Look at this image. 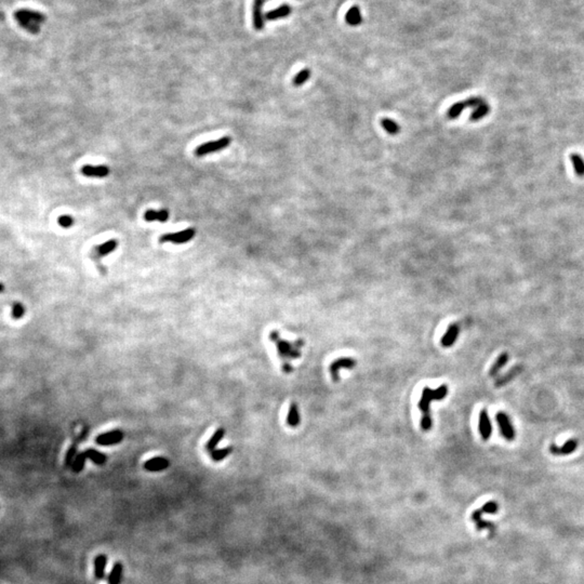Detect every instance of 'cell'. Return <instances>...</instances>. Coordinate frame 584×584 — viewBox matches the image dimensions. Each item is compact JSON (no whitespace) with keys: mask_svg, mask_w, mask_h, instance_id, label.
Wrapping results in <instances>:
<instances>
[{"mask_svg":"<svg viewBox=\"0 0 584 584\" xmlns=\"http://www.w3.org/2000/svg\"><path fill=\"white\" fill-rule=\"evenodd\" d=\"M269 340L274 342L275 345H276L277 353H278L279 357H281V359L283 361V372H286V373L292 372L293 368L290 365V361L293 359L300 358L302 355L301 349L304 346V344H305L304 343V341L297 340L294 342H289L287 340L281 339L278 331H276V330H273L269 332Z\"/></svg>","mask_w":584,"mask_h":584,"instance_id":"cell-1","label":"cell"},{"mask_svg":"<svg viewBox=\"0 0 584 584\" xmlns=\"http://www.w3.org/2000/svg\"><path fill=\"white\" fill-rule=\"evenodd\" d=\"M448 395V386L442 384L436 389L429 388H424L422 392V397L418 404L419 409L422 412L421 418V428L424 432H428L432 428L433 421L431 417V403L433 400H442Z\"/></svg>","mask_w":584,"mask_h":584,"instance_id":"cell-2","label":"cell"},{"mask_svg":"<svg viewBox=\"0 0 584 584\" xmlns=\"http://www.w3.org/2000/svg\"><path fill=\"white\" fill-rule=\"evenodd\" d=\"M14 18L23 30L33 35H37L40 32V26L45 23L46 17L39 11L30 10V9H21L14 13Z\"/></svg>","mask_w":584,"mask_h":584,"instance_id":"cell-3","label":"cell"},{"mask_svg":"<svg viewBox=\"0 0 584 584\" xmlns=\"http://www.w3.org/2000/svg\"><path fill=\"white\" fill-rule=\"evenodd\" d=\"M499 511V505L495 501H489L486 502V503L481 506L480 509L474 511L471 515V519L473 520V523L475 524L476 528L478 531H481V530L487 529L489 531V537L492 538L496 533V526L490 523V522H486V520H482V514H496V512Z\"/></svg>","mask_w":584,"mask_h":584,"instance_id":"cell-4","label":"cell"},{"mask_svg":"<svg viewBox=\"0 0 584 584\" xmlns=\"http://www.w3.org/2000/svg\"><path fill=\"white\" fill-rule=\"evenodd\" d=\"M484 103H486L485 99L479 98V96H473V98L465 101H460V102H457L450 106V108L447 112V117L449 119H457L464 109L476 108Z\"/></svg>","mask_w":584,"mask_h":584,"instance_id":"cell-5","label":"cell"},{"mask_svg":"<svg viewBox=\"0 0 584 584\" xmlns=\"http://www.w3.org/2000/svg\"><path fill=\"white\" fill-rule=\"evenodd\" d=\"M496 421L503 438L508 442H513L516 437V431L508 414L503 411L498 412L496 414Z\"/></svg>","mask_w":584,"mask_h":584,"instance_id":"cell-6","label":"cell"},{"mask_svg":"<svg viewBox=\"0 0 584 584\" xmlns=\"http://www.w3.org/2000/svg\"><path fill=\"white\" fill-rule=\"evenodd\" d=\"M230 142H231V139L230 137H224L220 140H216V141L207 142L205 144H202V145L197 147L195 151V154L197 156L208 155V154L215 153L218 151H221V149L226 148L230 145Z\"/></svg>","mask_w":584,"mask_h":584,"instance_id":"cell-7","label":"cell"},{"mask_svg":"<svg viewBox=\"0 0 584 584\" xmlns=\"http://www.w3.org/2000/svg\"><path fill=\"white\" fill-rule=\"evenodd\" d=\"M356 365L357 361L354 358H352V357H340V358L334 360L329 367L332 380H334L335 382H337L340 379L339 371L341 369H354Z\"/></svg>","mask_w":584,"mask_h":584,"instance_id":"cell-8","label":"cell"},{"mask_svg":"<svg viewBox=\"0 0 584 584\" xmlns=\"http://www.w3.org/2000/svg\"><path fill=\"white\" fill-rule=\"evenodd\" d=\"M196 235L195 229H187L178 233H171L162 235L159 241L160 243H173V244H185L187 241L192 240Z\"/></svg>","mask_w":584,"mask_h":584,"instance_id":"cell-9","label":"cell"},{"mask_svg":"<svg viewBox=\"0 0 584 584\" xmlns=\"http://www.w3.org/2000/svg\"><path fill=\"white\" fill-rule=\"evenodd\" d=\"M578 446V439L570 438L568 439L566 442H564V445L562 446H557L556 443H552V445L549 446V452H551L553 456H569L577 450Z\"/></svg>","mask_w":584,"mask_h":584,"instance_id":"cell-10","label":"cell"},{"mask_svg":"<svg viewBox=\"0 0 584 584\" xmlns=\"http://www.w3.org/2000/svg\"><path fill=\"white\" fill-rule=\"evenodd\" d=\"M478 429L479 434L482 438V441H489L492 435V424L490 421V417L486 409H482L479 412L478 417Z\"/></svg>","mask_w":584,"mask_h":584,"instance_id":"cell-11","label":"cell"},{"mask_svg":"<svg viewBox=\"0 0 584 584\" xmlns=\"http://www.w3.org/2000/svg\"><path fill=\"white\" fill-rule=\"evenodd\" d=\"M124 439V433L122 431H119V429H115V431L112 432H107L104 434H101L98 437H96L95 442L96 443H99L101 446H112V445H116V443H119Z\"/></svg>","mask_w":584,"mask_h":584,"instance_id":"cell-12","label":"cell"},{"mask_svg":"<svg viewBox=\"0 0 584 584\" xmlns=\"http://www.w3.org/2000/svg\"><path fill=\"white\" fill-rule=\"evenodd\" d=\"M263 4L264 0H253L252 6V23L255 31H262L264 28V16H263Z\"/></svg>","mask_w":584,"mask_h":584,"instance_id":"cell-13","label":"cell"},{"mask_svg":"<svg viewBox=\"0 0 584 584\" xmlns=\"http://www.w3.org/2000/svg\"><path fill=\"white\" fill-rule=\"evenodd\" d=\"M523 371H524V367L520 366V365L512 367V368L508 371V372L504 373L503 375L499 376V378L496 380L495 386H496V388H502V386H504V385H506L508 383L512 382V381H513L516 378V376L522 373Z\"/></svg>","mask_w":584,"mask_h":584,"instance_id":"cell-14","label":"cell"},{"mask_svg":"<svg viewBox=\"0 0 584 584\" xmlns=\"http://www.w3.org/2000/svg\"><path fill=\"white\" fill-rule=\"evenodd\" d=\"M460 335V326L458 323H451L448 327L446 334L442 336L441 343L443 347H450L456 343L458 336Z\"/></svg>","mask_w":584,"mask_h":584,"instance_id":"cell-15","label":"cell"},{"mask_svg":"<svg viewBox=\"0 0 584 584\" xmlns=\"http://www.w3.org/2000/svg\"><path fill=\"white\" fill-rule=\"evenodd\" d=\"M109 168L106 166L86 165L81 168V173L89 177H105L109 175Z\"/></svg>","mask_w":584,"mask_h":584,"instance_id":"cell-16","label":"cell"},{"mask_svg":"<svg viewBox=\"0 0 584 584\" xmlns=\"http://www.w3.org/2000/svg\"><path fill=\"white\" fill-rule=\"evenodd\" d=\"M169 465H170V463L166 458L156 457L146 461L145 464H144V469L148 472H159L168 469Z\"/></svg>","mask_w":584,"mask_h":584,"instance_id":"cell-17","label":"cell"},{"mask_svg":"<svg viewBox=\"0 0 584 584\" xmlns=\"http://www.w3.org/2000/svg\"><path fill=\"white\" fill-rule=\"evenodd\" d=\"M291 11H292L291 7L289 6V4L284 3V4H283V6L274 9V10L268 11L266 14H265V18H266L267 21H275V20H278V18H287L290 16Z\"/></svg>","mask_w":584,"mask_h":584,"instance_id":"cell-18","label":"cell"},{"mask_svg":"<svg viewBox=\"0 0 584 584\" xmlns=\"http://www.w3.org/2000/svg\"><path fill=\"white\" fill-rule=\"evenodd\" d=\"M509 359H510V355H509V353H506V352H504V353H502L498 357H496V359L495 360V363L492 364L491 368L488 372L489 376H491V378H496V376H498L502 368H503V367L509 363Z\"/></svg>","mask_w":584,"mask_h":584,"instance_id":"cell-19","label":"cell"},{"mask_svg":"<svg viewBox=\"0 0 584 584\" xmlns=\"http://www.w3.org/2000/svg\"><path fill=\"white\" fill-rule=\"evenodd\" d=\"M301 423V416L299 411V407L296 403H292L289 406L288 414H287V424L291 427H297Z\"/></svg>","mask_w":584,"mask_h":584,"instance_id":"cell-20","label":"cell"},{"mask_svg":"<svg viewBox=\"0 0 584 584\" xmlns=\"http://www.w3.org/2000/svg\"><path fill=\"white\" fill-rule=\"evenodd\" d=\"M345 21L351 26H358L361 23V21H363V18H361V13H360V9L356 6L352 7L346 13Z\"/></svg>","mask_w":584,"mask_h":584,"instance_id":"cell-21","label":"cell"},{"mask_svg":"<svg viewBox=\"0 0 584 584\" xmlns=\"http://www.w3.org/2000/svg\"><path fill=\"white\" fill-rule=\"evenodd\" d=\"M144 219H145L147 222H154V221H158V222H166L169 219V212L167 210H147L145 212V214H144Z\"/></svg>","mask_w":584,"mask_h":584,"instance_id":"cell-22","label":"cell"},{"mask_svg":"<svg viewBox=\"0 0 584 584\" xmlns=\"http://www.w3.org/2000/svg\"><path fill=\"white\" fill-rule=\"evenodd\" d=\"M106 562H107V558H106L105 555H98V556L95 557L94 561V574H95V579L96 580H102L104 578V573H105V566H106Z\"/></svg>","mask_w":584,"mask_h":584,"instance_id":"cell-23","label":"cell"},{"mask_svg":"<svg viewBox=\"0 0 584 584\" xmlns=\"http://www.w3.org/2000/svg\"><path fill=\"white\" fill-rule=\"evenodd\" d=\"M117 246H118V241L117 240H116V239H110V240L106 241V243H104L102 245L96 246L95 251H96V253H98L99 255H101V257H104V255H106V254L112 253L113 251L116 248H117Z\"/></svg>","mask_w":584,"mask_h":584,"instance_id":"cell-24","label":"cell"},{"mask_svg":"<svg viewBox=\"0 0 584 584\" xmlns=\"http://www.w3.org/2000/svg\"><path fill=\"white\" fill-rule=\"evenodd\" d=\"M381 125H382V128L385 130L386 132L390 136H396L400 132V127L399 124L395 122V120L390 119V118H382L381 119Z\"/></svg>","mask_w":584,"mask_h":584,"instance_id":"cell-25","label":"cell"},{"mask_svg":"<svg viewBox=\"0 0 584 584\" xmlns=\"http://www.w3.org/2000/svg\"><path fill=\"white\" fill-rule=\"evenodd\" d=\"M224 435H225V429L223 427H220L216 429L215 433L212 435V437L209 439L208 442H207V445H206L207 450H208L209 452L213 451L215 447L218 446V443L222 441V439H223Z\"/></svg>","mask_w":584,"mask_h":584,"instance_id":"cell-26","label":"cell"},{"mask_svg":"<svg viewBox=\"0 0 584 584\" xmlns=\"http://www.w3.org/2000/svg\"><path fill=\"white\" fill-rule=\"evenodd\" d=\"M489 112H490V106L487 103H484L480 106H478V107L474 108V110H473L470 116V119L472 120V122H478V120L484 118L486 115H488Z\"/></svg>","mask_w":584,"mask_h":584,"instance_id":"cell-27","label":"cell"},{"mask_svg":"<svg viewBox=\"0 0 584 584\" xmlns=\"http://www.w3.org/2000/svg\"><path fill=\"white\" fill-rule=\"evenodd\" d=\"M570 160L573 166L574 171H576L579 177H584V160L579 154L573 153L570 155Z\"/></svg>","mask_w":584,"mask_h":584,"instance_id":"cell-28","label":"cell"},{"mask_svg":"<svg viewBox=\"0 0 584 584\" xmlns=\"http://www.w3.org/2000/svg\"><path fill=\"white\" fill-rule=\"evenodd\" d=\"M123 576V565L120 563H116L109 573L108 583L109 584H119L122 580Z\"/></svg>","mask_w":584,"mask_h":584,"instance_id":"cell-29","label":"cell"},{"mask_svg":"<svg viewBox=\"0 0 584 584\" xmlns=\"http://www.w3.org/2000/svg\"><path fill=\"white\" fill-rule=\"evenodd\" d=\"M85 453H86L87 458H88V459H90L96 465H103L104 463L106 462L105 455H103L102 452H99V451L94 450V449H89V450L85 451Z\"/></svg>","mask_w":584,"mask_h":584,"instance_id":"cell-30","label":"cell"},{"mask_svg":"<svg viewBox=\"0 0 584 584\" xmlns=\"http://www.w3.org/2000/svg\"><path fill=\"white\" fill-rule=\"evenodd\" d=\"M310 78H311V71L307 69L302 70L301 71H299V73L296 75V77L293 78V85L296 87H301L305 84Z\"/></svg>","mask_w":584,"mask_h":584,"instance_id":"cell-31","label":"cell"},{"mask_svg":"<svg viewBox=\"0 0 584 584\" xmlns=\"http://www.w3.org/2000/svg\"><path fill=\"white\" fill-rule=\"evenodd\" d=\"M87 459H88V458H87L85 452L78 453V455L76 456L74 462H73V465H71V470H73V472L74 473H79V472L83 471V469L85 467V463H86Z\"/></svg>","mask_w":584,"mask_h":584,"instance_id":"cell-32","label":"cell"},{"mask_svg":"<svg viewBox=\"0 0 584 584\" xmlns=\"http://www.w3.org/2000/svg\"><path fill=\"white\" fill-rule=\"evenodd\" d=\"M231 451H233V448H231V447L219 449V450H215V449H214L213 451L210 452V456H211L212 459L218 462V461L224 460L226 457H229L230 455V453H231Z\"/></svg>","mask_w":584,"mask_h":584,"instance_id":"cell-33","label":"cell"},{"mask_svg":"<svg viewBox=\"0 0 584 584\" xmlns=\"http://www.w3.org/2000/svg\"><path fill=\"white\" fill-rule=\"evenodd\" d=\"M77 455H78V453H77V446L73 445L69 449V450H67L66 455H65L64 466L66 467V469H70V467H71Z\"/></svg>","mask_w":584,"mask_h":584,"instance_id":"cell-34","label":"cell"},{"mask_svg":"<svg viewBox=\"0 0 584 584\" xmlns=\"http://www.w3.org/2000/svg\"><path fill=\"white\" fill-rule=\"evenodd\" d=\"M24 314H25V307H24L23 304L18 303V302L14 303L12 305V311H11V317L13 318V319H16V320L21 319V318H23Z\"/></svg>","mask_w":584,"mask_h":584,"instance_id":"cell-35","label":"cell"},{"mask_svg":"<svg viewBox=\"0 0 584 584\" xmlns=\"http://www.w3.org/2000/svg\"><path fill=\"white\" fill-rule=\"evenodd\" d=\"M59 224L64 229H69L74 224V219L71 215H61L59 218Z\"/></svg>","mask_w":584,"mask_h":584,"instance_id":"cell-36","label":"cell"},{"mask_svg":"<svg viewBox=\"0 0 584 584\" xmlns=\"http://www.w3.org/2000/svg\"><path fill=\"white\" fill-rule=\"evenodd\" d=\"M3 291H4V286L1 283H0V293H2Z\"/></svg>","mask_w":584,"mask_h":584,"instance_id":"cell-37","label":"cell"}]
</instances>
